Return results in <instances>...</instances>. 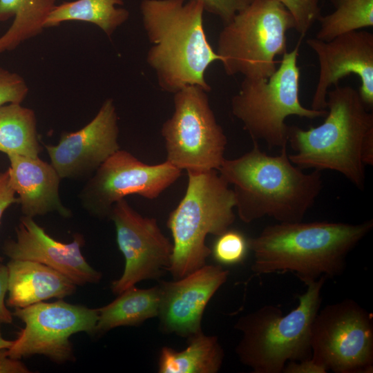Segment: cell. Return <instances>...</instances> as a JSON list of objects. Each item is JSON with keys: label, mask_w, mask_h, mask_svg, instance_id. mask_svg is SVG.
<instances>
[{"label": "cell", "mask_w": 373, "mask_h": 373, "mask_svg": "<svg viewBox=\"0 0 373 373\" xmlns=\"http://www.w3.org/2000/svg\"><path fill=\"white\" fill-rule=\"evenodd\" d=\"M252 141L249 151L224 159L218 169L233 186L238 217L246 223L267 216L278 222L302 221L323 189L321 171L304 173L289 160L287 145L272 156Z\"/></svg>", "instance_id": "1"}, {"label": "cell", "mask_w": 373, "mask_h": 373, "mask_svg": "<svg viewBox=\"0 0 373 373\" xmlns=\"http://www.w3.org/2000/svg\"><path fill=\"white\" fill-rule=\"evenodd\" d=\"M373 220L359 224L327 221L278 222L248 239L258 274L294 272L304 283L342 273L347 254L372 229Z\"/></svg>", "instance_id": "2"}, {"label": "cell", "mask_w": 373, "mask_h": 373, "mask_svg": "<svg viewBox=\"0 0 373 373\" xmlns=\"http://www.w3.org/2000/svg\"><path fill=\"white\" fill-rule=\"evenodd\" d=\"M140 9L151 44L146 61L160 88L174 94L198 86L209 93L205 72L220 57L207 39L202 5L193 0H142Z\"/></svg>", "instance_id": "3"}, {"label": "cell", "mask_w": 373, "mask_h": 373, "mask_svg": "<svg viewBox=\"0 0 373 373\" xmlns=\"http://www.w3.org/2000/svg\"><path fill=\"white\" fill-rule=\"evenodd\" d=\"M327 113L324 122L304 130L288 128L289 143L294 151L291 162L300 168L340 173L356 187L365 184L362 148L373 135V113L361 99L358 91L350 86L337 85L327 94Z\"/></svg>", "instance_id": "4"}, {"label": "cell", "mask_w": 373, "mask_h": 373, "mask_svg": "<svg viewBox=\"0 0 373 373\" xmlns=\"http://www.w3.org/2000/svg\"><path fill=\"white\" fill-rule=\"evenodd\" d=\"M325 278L305 282L298 306L287 314L267 305L238 320L234 327L242 338L236 352L242 364L254 373H280L287 362L312 357V327Z\"/></svg>", "instance_id": "5"}, {"label": "cell", "mask_w": 373, "mask_h": 373, "mask_svg": "<svg viewBox=\"0 0 373 373\" xmlns=\"http://www.w3.org/2000/svg\"><path fill=\"white\" fill-rule=\"evenodd\" d=\"M186 193L167 220L173 251L169 271L180 279L206 265L209 234L218 236L233 223L235 198L218 171H188Z\"/></svg>", "instance_id": "6"}, {"label": "cell", "mask_w": 373, "mask_h": 373, "mask_svg": "<svg viewBox=\"0 0 373 373\" xmlns=\"http://www.w3.org/2000/svg\"><path fill=\"white\" fill-rule=\"evenodd\" d=\"M301 38L295 48L283 55L279 67L267 79L244 78L231 99L232 114L243 124L252 140L264 141L269 149L287 145L285 119L291 115L307 119L325 117L327 111L303 106L300 101L298 57Z\"/></svg>", "instance_id": "7"}, {"label": "cell", "mask_w": 373, "mask_h": 373, "mask_svg": "<svg viewBox=\"0 0 373 373\" xmlns=\"http://www.w3.org/2000/svg\"><path fill=\"white\" fill-rule=\"evenodd\" d=\"M295 21L276 0H253L224 24L216 53L227 75L267 79L276 70L275 58L287 52V33Z\"/></svg>", "instance_id": "8"}, {"label": "cell", "mask_w": 373, "mask_h": 373, "mask_svg": "<svg viewBox=\"0 0 373 373\" xmlns=\"http://www.w3.org/2000/svg\"><path fill=\"white\" fill-rule=\"evenodd\" d=\"M207 93L189 86L174 93L173 113L161 128L166 160L182 171H218L225 159L227 139Z\"/></svg>", "instance_id": "9"}, {"label": "cell", "mask_w": 373, "mask_h": 373, "mask_svg": "<svg viewBox=\"0 0 373 373\" xmlns=\"http://www.w3.org/2000/svg\"><path fill=\"white\" fill-rule=\"evenodd\" d=\"M312 358L336 373L373 370L372 316L352 299L318 310L312 324Z\"/></svg>", "instance_id": "10"}, {"label": "cell", "mask_w": 373, "mask_h": 373, "mask_svg": "<svg viewBox=\"0 0 373 373\" xmlns=\"http://www.w3.org/2000/svg\"><path fill=\"white\" fill-rule=\"evenodd\" d=\"M12 314L24 323V327L7 349L8 356L20 360L40 354L59 364L74 361L70 336L78 332L96 333L99 317L98 309L62 300L15 308Z\"/></svg>", "instance_id": "11"}, {"label": "cell", "mask_w": 373, "mask_h": 373, "mask_svg": "<svg viewBox=\"0 0 373 373\" xmlns=\"http://www.w3.org/2000/svg\"><path fill=\"white\" fill-rule=\"evenodd\" d=\"M167 160L149 165L131 153L118 150L90 177L79 193L82 206L90 215L109 218L113 204L128 195L157 198L181 175Z\"/></svg>", "instance_id": "12"}, {"label": "cell", "mask_w": 373, "mask_h": 373, "mask_svg": "<svg viewBox=\"0 0 373 373\" xmlns=\"http://www.w3.org/2000/svg\"><path fill=\"white\" fill-rule=\"evenodd\" d=\"M109 218L115 224L118 248L125 260L122 276L111 285L114 294H119L143 280L157 279L167 271L173 245L162 233L156 219L143 217L125 198L113 204Z\"/></svg>", "instance_id": "13"}, {"label": "cell", "mask_w": 373, "mask_h": 373, "mask_svg": "<svg viewBox=\"0 0 373 373\" xmlns=\"http://www.w3.org/2000/svg\"><path fill=\"white\" fill-rule=\"evenodd\" d=\"M317 55L319 76L311 108L324 110L329 88L350 75L361 80L358 93L366 108L373 107V34L363 30L341 34L329 41L306 40Z\"/></svg>", "instance_id": "14"}, {"label": "cell", "mask_w": 373, "mask_h": 373, "mask_svg": "<svg viewBox=\"0 0 373 373\" xmlns=\"http://www.w3.org/2000/svg\"><path fill=\"white\" fill-rule=\"evenodd\" d=\"M117 114L106 99L93 119L75 132H63L57 145H45L50 164L61 179L90 178L120 149Z\"/></svg>", "instance_id": "15"}, {"label": "cell", "mask_w": 373, "mask_h": 373, "mask_svg": "<svg viewBox=\"0 0 373 373\" xmlns=\"http://www.w3.org/2000/svg\"><path fill=\"white\" fill-rule=\"evenodd\" d=\"M228 275L220 265H205L180 279L162 281L158 285L160 329L189 338L201 332L205 307Z\"/></svg>", "instance_id": "16"}, {"label": "cell", "mask_w": 373, "mask_h": 373, "mask_svg": "<svg viewBox=\"0 0 373 373\" xmlns=\"http://www.w3.org/2000/svg\"><path fill=\"white\" fill-rule=\"evenodd\" d=\"M84 239L74 235L70 243L55 240L32 218L23 216L16 227V239L8 240L4 254L10 260H28L43 263L64 274L77 285L99 283L102 274L93 268L83 256Z\"/></svg>", "instance_id": "17"}, {"label": "cell", "mask_w": 373, "mask_h": 373, "mask_svg": "<svg viewBox=\"0 0 373 373\" xmlns=\"http://www.w3.org/2000/svg\"><path fill=\"white\" fill-rule=\"evenodd\" d=\"M11 186L24 216L34 218L57 212L64 218L72 216L59 195L61 178L51 164L38 157L8 155Z\"/></svg>", "instance_id": "18"}, {"label": "cell", "mask_w": 373, "mask_h": 373, "mask_svg": "<svg viewBox=\"0 0 373 373\" xmlns=\"http://www.w3.org/2000/svg\"><path fill=\"white\" fill-rule=\"evenodd\" d=\"M7 305L22 308L52 298H64L76 291L68 277L43 263L28 260H10L7 264Z\"/></svg>", "instance_id": "19"}, {"label": "cell", "mask_w": 373, "mask_h": 373, "mask_svg": "<svg viewBox=\"0 0 373 373\" xmlns=\"http://www.w3.org/2000/svg\"><path fill=\"white\" fill-rule=\"evenodd\" d=\"M189 338L187 347L182 351L166 346L162 348L160 373H216L220 370L224 354L218 338L201 332Z\"/></svg>", "instance_id": "20"}, {"label": "cell", "mask_w": 373, "mask_h": 373, "mask_svg": "<svg viewBox=\"0 0 373 373\" xmlns=\"http://www.w3.org/2000/svg\"><path fill=\"white\" fill-rule=\"evenodd\" d=\"M160 305L158 286L149 289L131 287L111 303L98 309L96 333L120 326H137L157 316Z\"/></svg>", "instance_id": "21"}, {"label": "cell", "mask_w": 373, "mask_h": 373, "mask_svg": "<svg viewBox=\"0 0 373 373\" xmlns=\"http://www.w3.org/2000/svg\"><path fill=\"white\" fill-rule=\"evenodd\" d=\"M56 0H0V22L13 21L0 37V54L15 49L37 36L53 10Z\"/></svg>", "instance_id": "22"}, {"label": "cell", "mask_w": 373, "mask_h": 373, "mask_svg": "<svg viewBox=\"0 0 373 373\" xmlns=\"http://www.w3.org/2000/svg\"><path fill=\"white\" fill-rule=\"evenodd\" d=\"M122 0H75L56 5L46 20L44 27L59 26L68 21H79L98 26L108 37L125 23L129 12Z\"/></svg>", "instance_id": "23"}, {"label": "cell", "mask_w": 373, "mask_h": 373, "mask_svg": "<svg viewBox=\"0 0 373 373\" xmlns=\"http://www.w3.org/2000/svg\"><path fill=\"white\" fill-rule=\"evenodd\" d=\"M42 148L33 110L19 103L0 107V151L8 155L38 157Z\"/></svg>", "instance_id": "24"}, {"label": "cell", "mask_w": 373, "mask_h": 373, "mask_svg": "<svg viewBox=\"0 0 373 373\" xmlns=\"http://www.w3.org/2000/svg\"><path fill=\"white\" fill-rule=\"evenodd\" d=\"M335 10L318 19L316 38L329 41L350 31L373 26V0H330Z\"/></svg>", "instance_id": "25"}, {"label": "cell", "mask_w": 373, "mask_h": 373, "mask_svg": "<svg viewBox=\"0 0 373 373\" xmlns=\"http://www.w3.org/2000/svg\"><path fill=\"white\" fill-rule=\"evenodd\" d=\"M213 243L211 254L220 264L234 265L242 261L248 251V239L240 231L227 229Z\"/></svg>", "instance_id": "26"}, {"label": "cell", "mask_w": 373, "mask_h": 373, "mask_svg": "<svg viewBox=\"0 0 373 373\" xmlns=\"http://www.w3.org/2000/svg\"><path fill=\"white\" fill-rule=\"evenodd\" d=\"M290 12L295 21V30L302 39L321 15L318 0H276Z\"/></svg>", "instance_id": "27"}, {"label": "cell", "mask_w": 373, "mask_h": 373, "mask_svg": "<svg viewBox=\"0 0 373 373\" xmlns=\"http://www.w3.org/2000/svg\"><path fill=\"white\" fill-rule=\"evenodd\" d=\"M28 90L20 75L0 67V107L10 103L21 104Z\"/></svg>", "instance_id": "28"}, {"label": "cell", "mask_w": 373, "mask_h": 373, "mask_svg": "<svg viewBox=\"0 0 373 373\" xmlns=\"http://www.w3.org/2000/svg\"><path fill=\"white\" fill-rule=\"evenodd\" d=\"M200 2L204 11L218 17L224 25L230 22L237 13L253 0H193Z\"/></svg>", "instance_id": "29"}, {"label": "cell", "mask_w": 373, "mask_h": 373, "mask_svg": "<svg viewBox=\"0 0 373 373\" xmlns=\"http://www.w3.org/2000/svg\"><path fill=\"white\" fill-rule=\"evenodd\" d=\"M12 189L9 171L0 172V223L4 211L12 204L18 203L19 200ZM2 258L0 256V262Z\"/></svg>", "instance_id": "30"}, {"label": "cell", "mask_w": 373, "mask_h": 373, "mask_svg": "<svg viewBox=\"0 0 373 373\" xmlns=\"http://www.w3.org/2000/svg\"><path fill=\"white\" fill-rule=\"evenodd\" d=\"M327 368L312 357L301 361H289L283 370L284 373H326Z\"/></svg>", "instance_id": "31"}, {"label": "cell", "mask_w": 373, "mask_h": 373, "mask_svg": "<svg viewBox=\"0 0 373 373\" xmlns=\"http://www.w3.org/2000/svg\"><path fill=\"white\" fill-rule=\"evenodd\" d=\"M8 271L7 265L0 263V323H11L12 314L5 303V296L8 292Z\"/></svg>", "instance_id": "32"}, {"label": "cell", "mask_w": 373, "mask_h": 373, "mask_svg": "<svg viewBox=\"0 0 373 373\" xmlns=\"http://www.w3.org/2000/svg\"><path fill=\"white\" fill-rule=\"evenodd\" d=\"M30 371L19 359L11 358L7 349L0 350V373H29Z\"/></svg>", "instance_id": "33"}, {"label": "cell", "mask_w": 373, "mask_h": 373, "mask_svg": "<svg viewBox=\"0 0 373 373\" xmlns=\"http://www.w3.org/2000/svg\"><path fill=\"white\" fill-rule=\"evenodd\" d=\"M12 343L13 341L7 340L3 337L0 327V350L8 349L12 345Z\"/></svg>", "instance_id": "34"}]
</instances>
